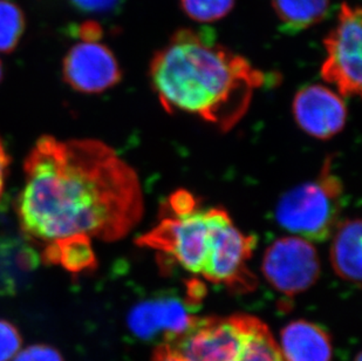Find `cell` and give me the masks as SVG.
Here are the masks:
<instances>
[{
    "label": "cell",
    "instance_id": "25",
    "mask_svg": "<svg viewBox=\"0 0 362 361\" xmlns=\"http://www.w3.org/2000/svg\"><path fill=\"white\" fill-rule=\"evenodd\" d=\"M4 72H3V64L0 62V81L3 80Z\"/></svg>",
    "mask_w": 362,
    "mask_h": 361
},
{
    "label": "cell",
    "instance_id": "18",
    "mask_svg": "<svg viewBox=\"0 0 362 361\" xmlns=\"http://www.w3.org/2000/svg\"><path fill=\"white\" fill-rule=\"evenodd\" d=\"M185 13L199 23H211L226 17L235 0H181Z\"/></svg>",
    "mask_w": 362,
    "mask_h": 361
},
{
    "label": "cell",
    "instance_id": "24",
    "mask_svg": "<svg viewBox=\"0 0 362 361\" xmlns=\"http://www.w3.org/2000/svg\"><path fill=\"white\" fill-rule=\"evenodd\" d=\"M154 361H182L176 358L175 355H171L170 352L168 351L165 346H161L158 348V351L155 353Z\"/></svg>",
    "mask_w": 362,
    "mask_h": 361
},
{
    "label": "cell",
    "instance_id": "21",
    "mask_svg": "<svg viewBox=\"0 0 362 361\" xmlns=\"http://www.w3.org/2000/svg\"><path fill=\"white\" fill-rule=\"evenodd\" d=\"M73 5L82 12L107 13L119 5L120 0H71Z\"/></svg>",
    "mask_w": 362,
    "mask_h": 361
},
{
    "label": "cell",
    "instance_id": "23",
    "mask_svg": "<svg viewBox=\"0 0 362 361\" xmlns=\"http://www.w3.org/2000/svg\"><path fill=\"white\" fill-rule=\"evenodd\" d=\"M78 35L81 38V40H100L103 31L99 24L90 21L80 26Z\"/></svg>",
    "mask_w": 362,
    "mask_h": 361
},
{
    "label": "cell",
    "instance_id": "9",
    "mask_svg": "<svg viewBox=\"0 0 362 361\" xmlns=\"http://www.w3.org/2000/svg\"><path fill=\"white\" fill-rule=\"evenodd\" d=\"M64 81L82 94H100L121 81L122 73L113 52L99 40H82L62 62Z\"/></svg>",
    "mask_w": 362,
    "mask_h": 361
},
{
    "label": "cell",
    "instance_id": "6",
    "mask_svg": "<svg viewBox=\"0 0 362 361\" xmlns=\"http://www.w3.org/2000/svg\"><path fill=\"white\" fill-rule=\"evenodd\" d=\"M361 10L344 3L338 23L325 39L322 78L342 98L361 96Z\"/></svg>",
    "mask_w": 362,
    "mask_h": 361
},
{
    "label": "cell",
    "instance_id": "13",
    "mask_svg": "<svg viewBox=\"0 0 362 361\" xmlns=\"http://www.w3.org/2000/svg\"><path fill=\"white\" fill-rule=\"evenodd\" d=\"M361 221H340L332 235L329 260L334 273L347 283L361 282Z\"/></svg>",
    "mask_w": 362,
    "mask_h": 361
},
{
    "label": "cell",
    "instance_id": "22",
    "mask_svg": "<svg viewBox=\"0 0 362 361\" xmlns=\"http://www.w3.org/2000/svg\"><path fill=\"white\" fill-rule=\"evenodd\" d=\"M10 166V154L7 151L6 146L4 144L3 137H0V200L3 197L4 191H5Z\"/></svg>",
    "mask_w": 362,
    "mask_h": 361
},
{
    "label": "cell",
    "instance_id": "5",
    "mask_svg": "<svg viewBox=\"0 0 362 361\" xmlns=\"http://www.w3.org/2000/svg\"><path fill=\"white\" fill-rule=\"evenodd\" d=\"M252 316L195 318L164 346L182 361H235L245 343Z\"/></svg>",
    "mask_w": 362,
    "mask_h": 361
},
{
    "label": "cell",
    "instance_id": "8",
    "mask_svg": "<svg viewBox=\"0 0 362 361\" xmlns=\"http://www.w3.org/2000/svg\"><path fill=\"white\" fill-rule=\"evenodd\" d=\"M256 246V237L237 228L226 210L216 227L211 257L202 277L236 292L252 291L257 278L247 268V262Z\"/></svg>",
    "mask_w": 362,
    "mask_h": 361
},
{
    "label": "cell",
    "instance_id": "10",
    "mask_svg": "<svg viewBox=\"0 0 362 361\" xmlns=\"http://www.w3.org/2000/svg\"><path fill=\"white\" fill-rule=\"evenodd\" d=\"M292 113L298 127L318 140H329L341 133L347 122V107L342 96L322 85L299 89L292 103Z\"/></svg>",
    "mask_w": 362,
    "mask_h": 361
},
{
    "label": "cell",
    "instance_id": "4",
    "mask_svg": "<svg viewBox=\"0 0 362 361\" xmlns=\"http://www.w3.org/2000/svg\"><path fill=\"white\" fill-rule=\"evenodd\" d=\"M224 209L196 208L164 215L158 224L136 239V244L165 253L194 275L204 273L211 257L216 227Z\"/></svg>",
    "mask_w": 362,
    "mask_h": 361
},
{
    "label": "cell",
    "instance_id": "3",
    "mask_svg": "<svg viewBox=\"0 0 362 361\" xmlns=\"http://www.w3.org/2000/svg\"><path fill=\"white\" fill-rule=\"evenodd\" d=\"M345 188L326 161L315 180L286 191L278 201L274 216L278 224L292 235L310 242L331 239L340 223Z\"/></svg>",
    "mask_w": 362,
    "mask_h": 361
},
{
    "label": "cell",
    "instance_id": "17",
    "mask_svg": "<svg viewBox=\"0 0 362 361\" xmlns=\"http://www.w3.org/2000/svg\"><path fill=\"white\" fill-rule=\"evenodd\" d=\"M24 12L10 0H0V52L14 51L24 35Z\"/></svg>",
    "mask_w": 362,
    "mask_h": 361
},
{
    "label": "cell",
    "instance_id": "12",
    "mask_svg": "<svg viewBox=\"0 0 362 361\" xmlns=\"http://www.w3.org/2000/svg\"><path fill=\"white\" fill-rule=\"evenodd\" d=\"M281 351L286 361H331L328 334L310 321H292L281 331Z\"/></svg>",
    "mask_w": 362,
    "mask_h": 361
},
{
    "label": "cell",
    "instance_id": "2",
    "mask_svg": "<svg viewBox=\"0 0 362 361\" xmlns=\"http://www.w3.org/2000/svg\"><path fill=\"white\" fill-rule=\"evenodd\" d=\"M149 78L164 110L195 116L223 133L242 121L267 82L247 59L195 30L176 32L155 53Z\"/></svg>",
    "mask_w": 362,
    "mask_h": 361
},
{
    "label": "cell",
    "instance_id": "26",
    "mask_svg": "<svg viewBox=\"0 0 362 361\" xmlns=\"http://www.w3.org/2000/svg\"><path fill=\"white\" fill-rule=\"evenodd\" d=\"M361 360H362L361 355H360V353H359V355H356V361H361Z\"/></svg>",
    "mask_w": 362,
    "mask_h": 361
},
{
    "label": "cell",
    "instance_id": "20",
    "mask_svg": "<svg viewBox=\"0 0 362 361\" xmlns=\"http://www.w3.org/2000/svg\"><path fill=\"white\" fill-rule=\"evenodd\" d=\"M11 361H64V358L57 348L37 344L18 352Z\"/></svg>",
    "mask_w": 362,
    "mask_h": 361
},
{
    "label": "cell",
    "instance_id": "19",
    "mask_svg": "<svg viewBox=\"0 0 362 361\" xmlns=\"http://www.w3.org/2000/svg\"><path fill=\"white\" fill-rule=\"evenodd\" d=\"M23 338L17 327L0 319V361H11L21 351Z\"/></svg>",
    "mask_w": 362,
    "mask_h": 361
},
{
    "label": "cell",
    "instance_id": "11",
    "mask_svg": "<svg viewBox=\"0 0 362 361\" xmlns=\"http://www.w3.org/2000/svg\"><path fill=\"white\" fill-rule=\"evenodd\" d=\"M194 319L181 300L167 297L148 300L134 307L128 317V326L142 339L164 333L167 340L187 330Z\"/></svg>",
    "mask_w": 362,
    "mask_h": 361
},
{
    "label": "cell",
    "instance_id": "7",
    "mask_svg": "<svg viewBox=\"0 0 362 361\" xmlns=\"http://www.w3.org/2000/svg\"><path fill=\"white\" fill-rule=\"evenodd\" d=\"M262 273L278 292L297 296L313 287L320 276L318 250L299 236L276 239L264 253Z\"/></svg>",
    "mask_w": 362,
    "mask_h": 361
},
{
    "label": "cell",
    "instance_id": "15",
    "mask_svg": "<svg viewBox=\"0 0 362 361\" xmlns=\"http://www.w3.org/2000/svg\"><path fill=\"white\" fill-rule=\"evenodd\" d=\"M274 6L288 30L299 31L324 19L329 0H274Z\"/></svg>",
    "mask_w": 362,
    "mask_h": 361
},
{
    "label": "cell",
    "instance_id": "16",
    "mask_svg": "<svg viewBox=\"0 0 362 361\" xmlns=\"http://www.w3.org/2000/svg\"><path fill=\"white\" fill-rule=\"evenodd\" d=\"M235 361H286L263 321L253 317L245 343Z\"/></svg>",
    "mask_w": 362,
    "mask_h": 361
},
{
    "label": "cell",
    "instance_id": "14",
    "mask_svg": "<svg viewBox=\"0 0 362 361\" xmlns=\"http://www.w3.org/2000/svg\"><path fill=\"white\" fill-rule=\"evenodd\" d=\"M39 257L28 243L0 242V292L13 294L35 269Z\"/></svg>",
    "mask_w": 362,
    "mask_h": 361
},
{
    "label": "cell",
    "instance_id": "1",
    "mask_svg": "<svg viewBox=\"0 0 362 361\" xmlns=\"http://www.w3.org/2000/svg\"><path fill=\"white\" fill-rule=\"evenodd\" d=\"M14 212L39 260L78 276L98 268L94 241L117 242L140 224L144 189L136 171L103 141L44 135L25 159Z\"/></svg>",
    "mask_w": 362,
    "mask_h": 361
}]
</instances>
